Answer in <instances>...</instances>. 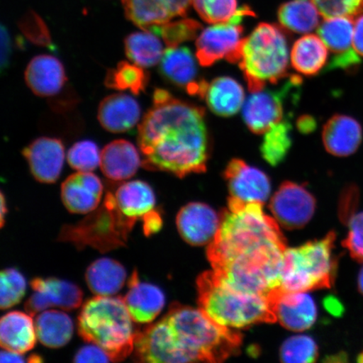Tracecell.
<instances>
[{
  "label": "cell",
  "instance_id": "7c38bea8",
  "mask_svg": "<svg viewBox=\"0 0 363 363\" xmlns=\"http://www.w3.org/2000/svg\"><path fill=\"white\" fill-rule=\"evenodd\" d=\"M353 18L335 17L325 19L318 27V35L333 54L328 63V70L342 69L355 72L361 63L353 47Z\"/></svg>",
  "mask_w": 363,
  "mask_h": 363
},
{
  "label": "cell",
  "instance_id": "60d3db41",
  "mask_svg": "<svg viewBox=\"0 0 363 363\" xmlns=\"http://www.w3.org/2000/svg\"><path fill=\"white\" fill-rule=\"evenodd\" d=\"M20 29L30 43L40 47H52V40L48 26L38 13L30 11L21 18Z\"/></svg>",
  "mask_w": 363,
  "mask_h": 363
},
{
  "label": "cell",
  "instance_id": "44dd1931",
  "mask_svg": "<svg viewBox=\"0 0 363 363\" xmlns=\"http://www.w3.org/2000/svg\"><path fill=\"white\" fill-rule=\"evenodd\" d=\"M362 127L353 117L335 115L322 131L324 147L331 155L348 157L355 153L362 143Z\"/></svg>",
  "mask_w": 363,
  "mask_h": 363
},
{
  "label": "cell",
  "instance_id": "d6a6232c",
  "mask_svg": "<svg viewBox=\"0 0 363 363\" xmlns=\"http://www.w3.org/2000/svg\"><path fill=\"white\" fill-rule=\"evenodd\" d=\"M292 125L286 118L267 131L261 145L263 159L272 167L284 161L292 146Z\"/></svg>",
  "mask_w": 363,
  "mask_h": 363
},
{
  "label": "cell",
  "instance_id": "2e32d148",
  "mask_svg": "<svg viewBox=\"0 0 363 363\" xmlns=\"http://www.w3.org/2000/svg\"><path fill=\"white\" fill-rule=\"evenodd\" d=\"M26 157L34 178L44 184H53L60 176L65 164V147L55 138H40L24 150Z\"/></svg>",
  "mask_w": 363,
  "mask_h": 363
},
{
  "label": "cell",
  "instance_id": "f35d334b",
  "mask_svg": "<svg viewBox=\"0 0 363 363\" xmlns=\"http://www.w3.org/2000/svg\"><path fill=\"white\" fill-rule=\"evenodd\" d=\"M101 153L92 140H82L67 152V162L72 169L79 172H92L101 165Z\"/></svg>",
  "mask_w": 363,
  "mask_h": 363
},
{
  "label": "cell",
  "instance_id": "681fc988",
  "mask_svg": "<svg viewBox=\"0 0 363 363\" xmlns=\"http://www.w3.org/2000/svg\"><path fill=\"white\" fill-rule=\"evenodd\" d=\"M23 354L3 350L0 354V362H25L26 360Z\"/></svg>",
  "mask_w": 363,
  "mask_h": 363
},
{
  "label": "cell",
  "instance_id": "bcb514c9",
  "mask_svg": "<svg viewBox=\"0 0 363 363\" xmlns=\"http://www.w3.org/2000/svg\"><path fill=\"white\" fill-rule=\"evenodd\" d=\"M353 47L360 57H363V15L357 18L354 26Z\"/></svg>",
  "mask_w": 363,
  "mask_h": 363
},
{
  "label": "cell",
  "instance_id": "c3c4849f",
  "mask_svg": "<svg viewBox=\"0 0 363 363\" xmlns=\"http://www.w3.org/2000/svg\"><path fill=\"white\" fill-rule=\"evenodd\" d=\"M297 127L303 134H310L316 128V121L311 116H302L297 121Z\"/></svg>",
  "mask_w": 363,
  "mask_h": 363
},
{
  "label": "cell",
  "instance_id": "f546056e",
  "mask_svg": "<svg viewBox=\"0 0 363 363\" xmlns=\"http://www.w3.org/2000/svg\"><path fill=\"white\" fill-rule=\"evenodd\" d=\"M36 337L50 348L65 346L74 334V323L66 313L55 310L44 311L35 321Z\"/></svg>",
  "mask_w": 363,
  "mask_h": 363
},
{
  "label": "cell",
  "instance_id": "6da1fadb",
  "mask_svg": "<svg viewBox=\"0 0 363 363\" xmlns=\"http://www.w3.org/2000/svg\"><path fill=\"white\" fill-rule=\"evenodd\" d=\"M286 249L278 222L265 214L262 203L230 197L207 256L227 284L272 298L281 291Z\"/></svg>",
  "mask_w": 363,
  "mask_h": 363
},
{
  "label": "cell",
  "instance_id": "d6986e66",
  "mask_svg": "<svg viewBox=\"0 0 363 363\" xmlns=\"http://www.w3.org/2000/svg\"><path fill=\"white\" fill-rule=\"evenodd\" d=\"M274 310L277 321L294 331L310 329L317 318L314 299L307 292H283L276 295Z\"/></svg>",
  "mask_w": 363,
  "mask_h": 363
},
{
  "label": "cell",
  "instance_id": "f5cc1de1",
  "mask_svg": "<svg viewBox=\"0 0 363 363\" xmlns=\"http://www.w3.org/2000/svg\"><path fill=\"white\" fill-rule=\"evenodd\" d=\"M358 289L363 294V269L360 272L359 277H358Z\"/></svg>",
  "mask_w": 363,
  "mask_h": 363
},
{
  "label": "cell",
  "instance_id": "db71d44e",
  "mask_svg": "<svg viewBox=\"0 0 363 363\" xmlns=\"http://www.w3.org/2000/svg\"><path fill=\"white\" fill-rule=\"evenodd\" d=\"M357 361L359 362H363V352L361 354L359 357H358Z\"/></svg>",
  "mask_w": 363,
  "mask_h": 363
},
{
  "label": "cell",
  "instance_id": "83f0119b",
  "mask_svg": "<svg viewBox=\"0 0 363 363\" xmlns=\"http://www.w3.org/2000/svg\"><path fill=\"white\" fill-rule=\"evenodd\" d=\"M328 61V47L319 35H303L294 43L291 51V63L298 74L305 76L316 75L323 69Z\"/></svg>",
  "mask_w": 363,
  "mask_h": 363
},
{
  "label": "cell",
  "instance_id": "b9f144b4",
  "mask_svg": "<svg viewBox=\"0 0 363 363\" xmlns=\"http://www.w3.org/2000/svg\"><path fill=\"white\" fill-rule=\"evenodd\" d=\"M342 245L350 252L354 259L363 262V212L352 217L348 235Z\"/></svg>",
  "mask_w": 363,
  "mask_h": 363
},
{
  "label": "cell",
  "instance_id": "f6af8a7d",
  "mask_svg": "<svg viewBox=\"0 0 363 363\" xmlns=\"http://www.w3.org/2000/svg\"><path fill=\"white\" fill-rule=\"evenodd\" d=\"M172 18L184 17L187 13L193 0H164Z\"/></svg>",
  "mask_w": 363,
  "mask_h": 363
},
{
  "label": "cell",
  "instance_id": "8d00e7d4",
  "mask_svg": "<svg viewBox=\"0 0 363 363\" xmlns=\"http://www.w3.org/2000/svg\"><path fill=\"white\" fill-rule=\"evenodd\" d=\"M202 29L201 23L193 19L169 21L159 27L154 34L160 35L167 48H177L182 43L197 38Z\"/></svg>",
  "mask_w": 363,
  "mask_h": 363
},
{
  "label": "cell",
  "instance_id": "7bdbcfd3",
  "mask_svg": "<svg viewBox=\"0 0 363 363\" xmlns=\"http://www.w3.org/2000/svg\"><path fill=\"white\" fill-rule=\"evenodd\" d=\"M74 362H111L110 357L108 354L103 350L102 348L97 346V345H88L82 347L80 350L77 352Z\"/></svg>",
  "mask_w": 363,
  "mask_h": 363
},
{
  "label": "cell",
  "instance_id": "7dc6e473",
  "mask_svg": "<svg viewBox=\"0 0 363 363\" xmlns=\"http://www.w3.org/2000/svg\"><path fill=\"white\" fill-rule=\"evenodd\" d=\"M2 50H1V67L2 69L6 68L8 65L9 59H10L11 53V44L10 35H9L8 31L2 27Z\"/></svg>",
  "mask_w": 363,
  "mask_h": 363
},
{
  "label": "cell",
  "instance_id": "e575fe53",
  "mask_svg": "<svg viewBox=\"0 0 363 363\" xmlns=\"http://www.w3.org/2000/svg\"><path fill=\"white\" fill-rule=\"evenodd\" d=\"M193 4L203 21L214 25L229 22L240 10L238 0H193Z\"/></svg>",
  "mask_w": 363,
  "mask_h": 363
},
{
  "label": "cell",
  "instance_id": "9c48e42d",
  "mask_svg": "<svg viewBox=\"0 0 363 363\" xmlns=\"http://www.w3.org/2000/svg\"><path fill=\"white\" fill-rule=\"evenodd\" d=\"M302 79L298 75L287 77V80L277 90L262 89L253 93L243 107V120L254 134L266 133L284 120V104L290 97H298Z\"/></svg>",
  "mask_w": 363,
  "mask_h": 363
},
{
  "label": "cell",
  "instance_id": "3957f363",
  "mask_svg": "<svg viewBox=\"0 0 363 363\" xmlns=\"http://www.w3.org/2000/svg\"><path fill=\"white\" fill-rule=\"evenodd\" d=\"M240 334L201 308L174 303L160 320L135 334L134 360L150 363L224 362L240 350Z\"/></svg>",
  "mask_w": 363,
  "mask_h": 363
},
{
  "label": "cell",
  "instance_id": "8fae6325",
  "mask_svg": "<svg viewBox=\"0 0 363 363\" xmlns=\"http://www.w3.org/2000/svg\"><path fill=\"white\" fill-rule=\"evenodd\" d=\"M315 199L303 185L286 181L272 198L270 210L285 229H301L311 220Z\"/></svg>",
  "mask_w": 363,
  "mask_h": 363
},
{
  "label": "cell",
  "instance_id": "e0dca14e",
  "mask_svg": "<svg viewBox=\"0 0 363 363\" xmlns=\"http://www.w3.org/2000/svg\"><path fill=\"white\" fill-rule=\"evenodd\" d=\"M104 186L101 179L91 172H79L62 184V201L68 211L74 214H89L101 203Z\"/></svg>",
  "mask_w": 363,
  "mask_h": 363
},
{
  "label": "cell",
  "instance_id": "1f68e13d",
  "mask_svg": "<svg viewBox=\"0 0 363 363\" xmlns=\"http://www.w3.org/2000/svg\"><path fill=\"white\" fill-rule=\"evenodd\" d=\"M125 50L127 57L142 67L157 65L163 55L160 40L153 33L147 30L127 36Z\"/></svg>",
  "mask_w": 363,
  "mask_h": 363
},
{
  "label": "cell",
  "instance_id": "4fadbf2b",
  "mask_svg": "<svg viewBox=\"0 0 363 363\" xmlns=\"http://www.w3.org/2000/svg\"><path fill=\"white\" fill-rule=\"evenodd\" d=\"M33 294L27 299L26 311L31 316L50 308L66 311L78 308L83 301V291L74 284L56 278H36L30 282Z\"/></svg>",
  "mask_w": 363,
  "mask_h": 363
},
{
  "label": "cell",
  "instance_id": "9a60e30c",
  "mask_svg": "<svg viewBox=\"0 0 363 363\" xmlns=\"http://www.w3.org/2000/svg\"><path fill=\"white\" fill-rule=\"evenodd\" d=\"M176 223L186 242L202 246L214 240L220 228V216L206 203H189L181 208Z\"/></svg>",
  "mask_w": 363,
  "mask_h": 363
},
{
  "label": "cell",
  "instance_id": "ee69618b",
  "mask_svg": "<svg viewBox=\"0 0 363 363\" xmlns=\"http://www.w3.org/2000/svg\"><path fill=\"white\" fill-rule=\"evenodd\" d=\"M162 225V216L157 211L154 210L145 218L143 220L144 233L147 235H151L160 230Z\"/></svg>",
  "mask_w": 363,
  "mask_h": 363
},
{
  "label": "cell",
  "instance_id": "816d5d0a",
  "mask_svg": "<svg viewBox=\"0 0 363 363\" xmlns=\"http://www.w3.org/2000/svg\"><path fill=\"white\" fill-rule=\"evenodd\" d=\"M7 212V208L6 204V201H4V194H1V226L4 225V215Z\"/></svg>",
  "mask_w": 363,
  "mask_h": 363
},
{
  "label": "cell",
  "instance_id": "8992f818",
  "mask_svg": "<svg viewBox=\"0 0 363 363\" xmlns=\"http://www.w3.org/2000/svg\"><path fill=\"white\" fill-rule=\"evenodd\" d=\"M227 61L238 63L252 93L288 77L289 44L283 28L260 23Z\"/></svg>",
  "mask_w": 363,
  "mask_h": 363
},
{
  "label": "cell",
  "instance_id": "ba28073f",
  "mask_svg": "<svg viewBox=\"0 0 363 363\" xmlns=\"http://www.w3.org/2000/svg\"><path fill=\"white\" fill-rule=\"evenodd\" d=\"M335 234L301 247L286 249L281 290L283 292H308L330 289L335 279L337 261L333 257Z\"/></svg>",
  "mask_w": 363,
  "mask_h": 363
},
{
  "label": "cell",
  "instance_id": "f907efd6",
  "mask_svg": "<svg viewBox=\"0 0 363 363\" xmlns=\"http://www.w3.org/2000/svg\"><path fill=\"white\" fill-rule=\"evenodd\" d=\"M325 305L326 308L335 315L342 314V306L340 303L338 302L337 299L333 297H329L325 299Z\"/></svg>",
  "mask_w": 363,
  "mask_h": 363
},
{
  "label": "cell",
  "instance_id": "5b68a950",
  "mask_svg": "<svg viewBox=\"0 0 363 363\" xmlns=\"http://www.w3.org/2000/svg\"><path fill=\"white\" fill-rule=\"evenodd\" d=\"M197 288L199 308L225 328L240 329L277 321L274 299L235 289L214 270L199 277Z\"/></svg>",
  "mask_w": 363,
  "mask_h": 363
},
{
  "label": "cell",
  "instance_id": "4dcf8cb0",
  "mask_svg": "<svg viewBox=\"0 0 363 363\" xmlns=\"http://www.w3.org/2000/svg\"><path fill=\"white\" fill-rule=\"evenodd\" d=\"M122 4L127 19L153 33L174 19L164 0H122Z\"/></svg>",
  "mask_w": 363,
  "mask_h": 363
},
{
  "label": "cell",
  "instance_id": "30bf717a",
  "mask_svg": "<svg viewBox=\"0 0 363 363\" xmlns=\"http://www.w3.org/2000/svg\"><path fill=\"white\" fill-rule=\"evenodd\" d=\"M255 16L248 6L240 7L229 22L216 24L204 29L196 42V57L202 67H211L222 58L226 60L242 42L245 18Z\"/></svg>",
  "mask_w": 363,
  "mask_h": 363
},
{
  "label": "cell",
  "instance_id": "7a4b0ae2",
  "mask_svg": "<svg viewBox=\"0 0 363 363\" xmlns=\"http://www.w3.org/2000/svg\"><path fill=\"white\" fill-rule=\"evenodd\" d=\"M204 116L202 107L157 89L153 106L138 129L144 169L169 172L181 179L206 172L211 140Z\"/></svg>",
  "mask_w": 363,
  "mask_h": 363
},
{
  "label": "cell",
  "instance_id": "d590c367",
  "mask_svg": "<svg viewBox=\"0 0 363 363\" xmlns=\"http://www.w3.org/2000/svg\"><path fill=\"white\" fill-rule=\"evenodd\" d=\"M318 347L315 340L307 335H295L283 344L281 361L288 363H310L316 361Z\"/></svg>",
  "mask_w": 363,
  "mask_h": 363
},
{
  "label": "cell",
  "instance_id": "5bb4252c",
  "mask_svg": "<svg viewBox=\"0 0 363 363\" xmlns=\"http://www.w3.org/2000/svg\"><path fill=\"white\" fill-rule=\"evenodd\" d=\"M224 178L231 198L244 203H264L271 193V182L264 172L234 158L227 164Z\"/></svg>",
  "mask_w": 363,
  "mask_h": 363
},
{
  "label": "cell",
  "instance_id": "ac0fdd59",
  "mask_svg": "<svg viewBox=\"0 0 363 363\" xmlns=\"http://www.w3.org/2000/svg\"><path fill=\"white\" fill-rule=\"evenodd\" d=\"M160 72L163 78L190 95L199 97L204 79H198L196 62L187 48H169L163 52Z\"/></svg>",
  "mask_w": 363,
  "mask_h": 363
},
{
  "label": "cell",
  "instance_id": "d4e9b609",
  "mask_svg": "<svg viewBox=\"0 0 363 363\" xmlns=\"http://www.w3.org/2000/svg\"><path fill=\"white\" fill-rule=\"evenodd\" d=\"M28 313L12 311L0 321V345L4 350L24 354L35 346L36 333Z\"/></svg>",
  "mask_w": 363,
  "mask_h": 363
},
{
  "label": "cell",
  "instance_id": "52a82bcc",
  "mask_svg": "<svg viewBox=\"0 0 363 363\" xmlns=\"http://www.w3.org/2000/svg\"><path fill=\"white\" fill-rule=\"evenodd\" d=\"M133 321L123 298L96 296L82 308L79 334L85 342L102 348L111 362H121L133 353L136 333Z\"/></svg>",
  "mask_w": 363,
  "mask_h": 363
},
{
  "label": "cell",
  "instance_id": "7402d4cb",
  "mask_svg": "<svg viewBox=\"0 0 363 363\" xmlns=\"http://www.w3.org/2000/svg\"><path fill=\"white\" fill-rule=\"evenodd\" d=\"M25 79L31 91L40 97L57 94L67 81L62 62L49 55L34 57L27 66Z\"/></svg>",
  "mask_w": 363,
  "mask_h": 363
},
{
  "label": "cell",
  "instance_id": "4316f807",
  "mask_svg": "<svg viewBox=\"0 0 363 363\" xmlns=\"http://www.w3.org/2000/svg\"><path fill=\"white\" fill-rule=\"evenodd\" d=\"M86 283L96 296H113L123 288L126 279L125 267L111 258H101L86 271Z\"/></svg>",
  "mask_w": 363,
  "mask_h": 363
},
{
  "label": "cell",
  "instance_id": "74e56055",
  "mask_svg": "<svg viewBox=\"0 0 363 363\" xmlns=\"http://www.w3.org/2000/svg\"><path fill=\"white\" fill-rule=\"evenodd\" d=\"M26 281L16 269H4L0 274V308L7 310L18 305L25 296Z\"/></svg>",
  "mask_w": 363,
  "mask_h": 363
},
{
  "label": "cell",
  "instance_id": "cb8c5ba5",
  "mask_svg": "<svg viewBox=\"0 0 363 363\" xmlns=\"http://www.w3.org/2000/svg\"><path fill=\"white\" fill-rule=\"evenodd\" d=\"M140 165L143 161L138 149L125 140H113L101 152V170L104 176L113 181L130 179Z\"/></svg>",
  "mask_w": 363,
  "mask_h": 363
},
{
  "label": "cell",
  "instance_id": "836d02e7",
  "mask_svg": "<svg viewBox=\"0 0 363 363\" xmlns=\"http://www.w3.org/2000/svg\"><path fill=\"white\" fill-rule=\"evenodd\" d=\"M104 84L110 89L130 90L134 94H139L147 87L148 75L142 67L121 62L116 67L108 71Z\"/></svg>",
  "mask_w": 363,
  "mask_h": 363
},
{
  "label": "cell",
  "instance_id": "277c9868",
  "mask_svg": "<svg viewBox=\"0 0 363 363\" xmlns=\"http://www.w3.org/2000/svg\"><path fill=\"white\" fill-rule=\"evenodd\" d=\"M155 204V194L146 182H127L107 192L101 206L79 223L63 226L58 240L102 253L125 247L136 221L144 220Z\"/></svg>",
  "mask_w": 363,
  "mask_h": 363
},
{
  "label": "cell",
  "instance_id": "484cf974",
  "mask_svg": "<svg viewBox=\"0 0 363 363\" xmlns=\"http://www.w3.org/2000/svg\"><path fill=\"white\" fill-rule=\"evenodd\" d=\"M217 116L230 117L238 113L245 101V92L238 81L230 77H218L208 82L201 98Z\"/></svg>",
  "mask_w": 363,
  "mask_h": 363
},
{
  "label": "cell",
  "instance_id": "ab89813d",
  "mask_svg": "<svg viewBox=\"0 0 363 363\" xmlns=\"http://www.w3.org/2000/svg\"><path fill=\"white\" fill-rule=\"evenodd\" d=\"M325 19L356 18L363 13V0H313Z\"/></svg>",
  "mask_w": 363,
  "mask_h": 363
},
{
  "label": "cell",
  "instance_id": "ffe728a7",
  "mask_svg": "<svg viewBox=\"0 0 363 363\" xmlns=\"http://www.w3.org/2000/svg\"><path fill=\"white\" fill-rule=\"evenodd\" d=\"M128 287L123 299L133 321L152 323L165 306L164 294L156 285L140 282L136 270L130 276Z\"/></svg>",
  "mask_w": 363,
  "mask_h": 363
},
{
  "label": "cell",
  "instance_id": "603a6c76",
  "mask_svg": "<svg viewBox=\"0 0 363 363\" xmlns=\"http://www.w3.org/2000/svg\"><path fill=\"white\" fill-rule=\"evenodd\" d=\"M140 108L130 95L116 94L104 99L99 104L98 119L103 128L112 133H125L138 123Z\"/></svg>",
  "mask_w": 363,
  "mask_h": 363
},
{
  "label": "cell",
  "instance_id": "f1b7e54d",
  "mask_svg": "<svg viewBox=\"0 0 363 363\" xmlns=\"http://www.w3.org/2000/svg\"><path fill=\"white\" fill-rule=\"evenodd\" d=\"M320 13L313 0H289L281 4L278 19L285 31L308 34L320 26Z\"/></svg>",
  "mask_w": 363,
  "mask_h": 363
}]
</instances>
